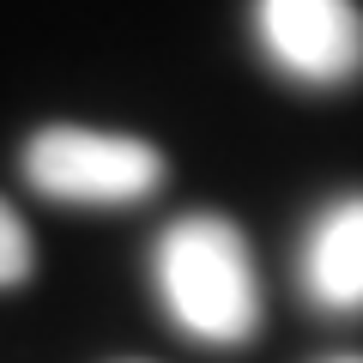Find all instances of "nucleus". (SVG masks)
Instances as JSON below:
<instances>
[{"mask_svg": "<svg viewBox=\"0 0 363 363\" xmlns=\"http://www.w3.org/2000/svg\"><path fill=\"white\" fill-rule=\"evenodd\" d=\"M303 285L321 309L363 303V200H345L315 224V242L303 255Z\"/></svg>", "mask_w": 363, "mask_h": 363, "instance_id": "nucleus-4", "label": "nucleus"}, {"mask_svg": "<svg viewBox=\"0 0 363 363\" xmlns=\"http://www.w3.org/2000/svg\"><path fill=\"white\" fill-rule=\"evenodd\" d=\"M260 43L297 79H345L363 67V18L351 0H260Z\"/></svg>", "mask_w": 363, "mask_h": 363, "instance_id": "nucleus-3", "label": "nucleus"}, {"mask_svg": "<svg viewBox=\"0 0 363 363\" xmlns=\"http://www.w3.org/2000/svg\"><path fill=\"white\" fill-rule=\"evenodd\" d=\"M30 279V230L18 224V212L0 200V291Z\"/></svg>", "mask_w": 363, "mask_h": 363, "instance_id": "nucleus-5", "label": "nucleus"}, {"mask_svg": "<svg viewBox=\"0 0 363 363\" xmlns=\"http://www.w3.org/2000/svg\"><path fill=\"white\" fill-rule=\"evenodd\" d=\"M157 291L194 339L236 345L260 321L255 260H248V242L230 218L200 212V218L169 224L164 242H157Z\"/></svg>", "mask_w": 363, "mask_h": 363, "instance_id": "nucleus-1", "label": "nucleus"}, {"mask_svg": "<svg viewBox=\"0 0 363 363\" xmlns=\"http://www.w3.org/2000/svg\"><path fill=\"white\" fill-rule=\"evenodd\" d=\"M25 176L37 194L73 200V206H128L164 182L157 145L97 128H43L25 145Z\"/></svg>", "mask_w": 363, "mask_h": 363, "instance_id": "nucleus-2", "label": "nucleus"}]
</instances>
